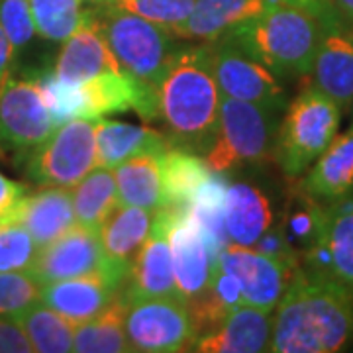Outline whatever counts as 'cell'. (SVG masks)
<instances>
[{"instance_id":"obj_3","label":"cell","mask_w":353,"mask_h":353,"mask_svg":"<svg viewBox=\"0 0 353 353\" xmlns=\"http://www.w3.org/2000/svg\"><path fill=\"white\" fill-rule=\"evenodd\" d=\"M159 116L171 145L206 153L214 141L220 116V88L216 83L208 43L176 48L157 87Z\"/></svg>"},{"instance_id":"obj_18","label":"cell","mask_w":353,"mask_h":353,"mask_svg":"<svg viewBox=\"0 0 353 353\" xmlns=\"http://www.w3.org/2000/svg\"><path fill=\"white\" fill-rule=\"evenodd\" d=\"M122 285L108 273H90L83 277L43 283L39 303L50 306L73 326L97 318L120 296Z\"/></svg>"},{"instance_id":"obj_45","label":"cell","mask_w":353,"mask_h":353,"mask_svg":"<svg viewBox=\"0 0 353 353\" xmlns=\"http://www.w3.org/2000/svg\"><path fill=\"white\" fill-rule=\"evenodd\" d=\"M303 2H310V4H326L330 0H303Z\"/></svg>"},{"instance_id":"obj_38","label":"cell","mask_w":353,"mask_h":353,"mask_svg":"<svg viewBox=\"0 0 353 353\" xmlns=\"http://www.w3.org/2000/svg\"><path fill=\"white\" fill-rule=\"evenodd\" d=\"M0 26L14 48V59H20L36 39V24L28 0H0Z\"/></svg>"},{"instance_id":"obj_41","label":"cell","mask_w":353,"mask_h":353,"mask_svg":"<svg viewBox=\"0 0 353 353\" xmlns=\"http://www.w3.org/2000/svg\"><path fill=\"white\" fill-rule=\"evenodd\" d=\"M26 192H28V187L24 183L12 181L0 173V224L4 222L6 214L12 210L14 204L20 201Z\"/></svg>"},{"instance_id":"obj_36","label":"cell","mask_w":353,"mask_h":353,"mask_svg":"<svg viewBox=\"0 0 353 353\" xmlns=\"http://www.w3.org/2000/svg\"><path fill=\"white\" fill-rule=\"evenodd\" d=\"M43 283L30 269L0 273V316L16 318L39 303Z\"/></svg>"},{"instance_id":"obj_23","label":"cell","mask_w":353,"mask_h":353,"mask_svg":"<svg viewBox=\"0 0 353 353\" xmlns=\"http://www.w3.org/2000/svg\"><path fill=\"white\" fill-rule=\"evenodd\" d=\"M312 165L301 185L308 194L324 202L347 196L353 189V126L332 139Z\"/></svg>"},{"instance_id":"obj_14","label":"cell","mask_w":353,"mask_h":353,"mask_svg":"<svg viewBox=\"0 0 353 353\" xmlns=\"http://www.w3.org/2000/svg\"><path fill=\"white\" fill-rule=\"evenodd\" d=\"M85 99V120H97L108 114L136 112L145 122L159 118L157 87L143 83L128 71H110L81 83Z\"/></svg>"},{"instance_id":"obj_2","label":"cell","mask_w":353,"mask_h":353,"mask_svg":"<svg viewBox=\"0 0 353 353\" xmlns=\"http://www.w3.org/2000/svg\"><path fill=\"white\" fill-rule=\"evenodd\" d=\"M338 14L334 4L269 0L261 14L220 38L238 46L279 79L312 73L324 20Z\"/></svg>"},{"instance_id":"obj_17","label":"cell","mask_w":353,"mask_h":353,"mask_svg":"<svg viewBox=\"0 0 353 353\" xmlns=\"http://www.w3.org/2000/svg\"><path fill=\"white\" fill-rule=\"evenodd\" d=\"M155 296H179L173 255L167 240L165 224L153 214L152 232L139 252L134 255L128 277L120 290V299L128 303L134 299H155Z\"/></svg>"},{"instance_id":"obj_12","label":"cell","mask_w":353,"mask_h":353,"mask_svg":"<svg viewBox=\"0 0 353 353\" xmlns=\"http://www.w3.org/2000/svg\"><path fill=\"white\" fill-rule=\"evenodd\" d=\"M153 214L165 224L173 255L176 289L181 299L189 303L206 290L218 263V255L189 210L157 208Z\"/></svg>"},{"instance_id":"obj_6","label":"cell","mask_w":353,"mask_h":353,"mask_svg":"<svg viewBox=\"0 0 353 353\" xmlns=\"http://www.w3.org/2000/svg\"><path fill=\"white\" fill-rule=\"evenodd\" d=\"M94 16L118 65L139 81L159 87L176 51L175 36L163 26L112 6L94 8Z\"/></svg>"},{"instance_id":"obj_42","label":"cell","mask_w":353,"mask_h":353,"mask_svg":"<svg viewBox=\"0 0 353 353\" xmlns=\"http://www.w3.org/2000/svg\"><path fill=\"white\" fill-rule=\"evenodd\" d=\"M14 61V48L10 39L6 36V32L0 26V87L4 83V79L10 73V67Z\"/></svg>"},{"instance_id":"obj_15","label":"cell","mask_w":353,"mask_h":353,"mask_svg":"<svg viewBox=\"0 0 353 353\" xmlns=\"http://www.w3.org/2000/svg\"><path fill=\"white\" fill-rule=\"evenodd\" d=\"M312 85L343 110L353 102V26L340 14L324 20L312 65Z\"/></svg>"},{"instance_id":"obj_22","label":"cell","mask_w":353,"mask_h":353,"mask_svg":"<svg viewBox=\"0 0 353 353\" xmlns=\"http://www.w3.org/2000/svg\"><path fill=\"white\" fill-rule=\"evenodd\" d=\"M269 0H194V8L183 24L169 32L190 41H214L232 28L265 10Z\"/></svg>"},{"instance_id":"obj_44","label":"cell","mask_w":353,"mask_h":353,"mask_svg":"<svg viewBox=\"0 0 353 353\" xmlns=\"http://www.w3.org/2000/svg\"><path fill=\"white\" fill-rule=\"evenodd\" d=\"M83 2V6H90V8H101L102 4L106 2V0H81Z\"/></svg>"},{"instance_id":"obj_32","label":"cell","mask_w":353,"mask_h":353,"mask_svg":"<svg viewBox=\"0 0 353 353\" xmlns=\"http://www.w3.org/2000/svg\"><path fill=\"white\" fill-rule=\"evenodd\" d=\"M24 330L34 352L39 353H67L73 352L75 326L63 316L51 310L43 303H36L16 318Z\"/></svg>"},{"instance_id":"obj_29","label":"cell","mask_w":353,"mask_h":353,"mask_svg":"<svg viewBox=\"0 0 353 353\" xmlns=\"http://www.w3.org/2000/svg\"><path fill=\"white\" fill-rule=\"evenodd\" d=\"M241 304L243 299L238 281L216 265L206 290L187 303L194 330V343L214 332L226 320V316Z\"/></svg>"},{"instance_id":"obj_39","label":"cell","mask_w":353,"mask_h":353,"mask_svg":"<svg viewBox=\"0 0 353 353\" xmlns=\"http://www.w3.org/2000/svg\"><path fill=\"white\" fill-rule=\"evenodd\" d=\"M39 248L20 224H0V273L30 269Z\"/></svg>"},{"instance_id":"obj_30","label":"cell","mask_w":353,"mask_h":353,"mask_svg":"<svg viewBox=\"0 0 353 353\" xmlns=\"http://www.w3.org/2000/svg\"><path fill=\"white\" fill-rule=\"evenodd\" d=\"M126 303L118 296L108 308L85 324L75 326L73 352L79 353H126L132 352L124 330Z\"/></svg>"},{"instance_id":"obj_19","label":"cell","mask_w":353,"mask_h":353,"mask_svg":"<svg viewBox=\"0 0 353 353\" xmlns=\"http://www.w3.org/2000/svg\"><path fill=\"white\" fill-rule=\"evenodd\" d=\"M2 224H20L26 228L41 250L77 224L73 192L65 187H43L36 194H24Z\"/></svg>"},{"instance_id":"obj_1","label":"cell","mask_w":353,"mask_h":353,"mask_svg":"<svg viewBox=\"0 0 353 353\" xmlns=\"http://www.w3.org/2000/svg\"><path fill=\"white\" fill-rule=\"evenodd\" d=\"M352 338V287L299 265L277 304L269 352L334 353Z\"/></svg>"},{"instance_id":"obj_33","label":"cell","mask_w":353,"mask_h":353,"mask_svg":"<svg viewBox=\"0 0 353 353\" xmlns=\"http://www.w3.org/2000/svg\"><path fill=\"white\" fill-rule=\"evenodd\" d=\"M39 38L65 41L88 18V6L81 0H28Z\"/></svg>"},{"instance_id":"obj_5","label":"cell","mask_w":353,"mask_h":353,"mask_svg":"<svg viewBox=\"0 0 353 353\" xmlns=\"http://www.w3.org/2000/svg\"><path fill=\"white\" fill-rule=\"evenodd\" d=\"M279 116L275 110L224 97L214 141L204 153L206 163L218 173H232L273 159Z\"/></svg>"},{"instance_id":"obj_16","label":"cell","mask_w":353,"mask_h":353,"mask_svg":"<svg viewBox=\"0 0 353 353\" xmlns=\"http://www.w3.org/2000/svg\"><path fill=\"white\" fill-rule=\"evenodd\" d=\"M301 259L306 269L326 273L353 289V196L330 202L318 240Z\"/></svg>"},{"instance_id":"obj_26","label":"cell","mask_w":353,"mask_h":353,"mask_svg":"<svg viewBox=\"0 0 353 353\" xmlns=\"http://www.w3.org/2000/svg\"><path fill=\"white\" fill-rule=\"evenodd\" d=\"M171 145L169 138L150 126H134L114 120L97 122V167L114 169L139 153H161Z\"/></svg>"},{"instance_id":"obj_11","label":"cell","mask_w":353,"mask_h":353,"mask_svg":"<svg viewBox=\"0 0 353 353\" xmlns=\"http://www.w3.org/2000/svg\"><path fill=\"white\" fill-rule=\"evenodd\" d=\"M30 271L41 283L83 277L90 273H108L120 285H124L130 267L108 261L102 250L99 230L75 224L61 238L39 250Z\"/></svg>"},{"instance_id":"obj_40","label":"cell","mask_w":353,"mask_h":353,"mask_svg":"<svg viewBox=\"0 0 353 353\" xmlns=\"http://www.w3.org/2000/svg\"><path fill=\"white\" fill-rule=\"evenodd\" d=\"M34 347L20 328V324L12 318L0 316V353H32Z\"/></svg>"},{"instance_id":"obj_46","label":"cell","mask_w":353,"mask_h":353,"mask_svg":"<svg viewBox=\"0 0 353 353\" xmlns=\"http://www.w3.org/2000/svg\"><path fill=\"white\" fill-rule=\"evenodd\" d=\"M352 126H353V124H352Z\"/></svg>"},{"instance_id":"obj_35","label":"cell","mask_w":353,"mask_h":353,"mask_svg":"<svg viewBox=\"0 0 353 353\" xmlns=\"http://www.w3.org/2000/svg\"><path fill=\"white\" fill-rule=\"evenodd\" d=\"M36 77H38L39 87H41L43 101L48 104L53 126L59 128L71 120L83 118L85 99H83L81 83L59 81L53 75V71H41Z\"/></svg>"},{"instance_id":"obj_9","label":"cell","mask_w":353,"mask_h":353,"mask_svg":"<svg viewBox=\"0 0 353 353\" xmlns=\"http://www.w3.org/2000/svg\"><path fill=\"white\" fill-rule=\"evenodd\" d=\"M124 330L132 352L175 353L194 345L189 306L179 296L128 301Z\"/></svg>"},{"instance_id":"obj_37","label":"cell","mask_w":353,"mask_h":353,"mask_svg":"<svg viewBox=\"0 0 353 353\" xmlns=\"http://www.w3.org/2000/svg\"><path fill=\"white\" fill-rule=\"evenodd\" d=\"M102 6L136 14L171 30L189 18L194 8V0H106Z\"/></svg>"},{"instance_id":"obj_10","label":"cell","mask_w":353,"mask_h":353,"mask_svg":"<svg viewBox=\"0 0 353 353\" xmlns=\"http://www.w3.org/2000/svg\"><path fill=\"white\" fill-rule=\"evenodd\" d=\"M206 43L220 94L252 102L275 112H283L287 108V90L281 85V79L265 65L224 38Z\"/></svg>"},{"instance_id":"obj_20","label":"cell","mask_w":353,"mask_h":353,"mask_svg":"<svg viewBox=\"0 0 353 353\" xmlns=\"http://www.w3.org/2000/svg\"><path fill=\"white\" fill-rule=\"evenodd\" d=\"M51 71L59 81L65 83H85L102 73L122 71V67L118 65L114 53L102 36L101 26L94 16V8L88 6L87 20L71 38L65 39L63 48L57 53Z\"/></svg>"},{"instance_id":"obj_21","label":"cell","mask_w":353,"mask_h":353,"mask_svg":"<svg viewBox=\"0 0 353 353\" xmlns=\"http://www.w3.org/2000/svg\"><path fill=\"white\" fill-rule=\"evenodd\" d=\"M273 318L269 310L250 304L234 308L226 320L192 345L201 353H257L269 350Z\"/></svg>"},{"instance_id":"obj_24","label":"cell","mask_w":353,"mask_h":353,"mask_svg":"<svg viewBox=\"0 0 353 353\" xmlns=\"http://www.w3.org/2000/svg\"><path fill=\"white\" fill-rule=\"evenodd\" d=\"M224 218L230 241L253 248L273 224V210L263 190L241 181L228 185Z\"/></svg>"},{"instance_id":"obj_27","label":"cell","mask_w":353,"mask_h":353,"mask_svg":"<svg viewBox=\"0 0 353 353\" xmlns=\"http://www.w3.org/2000/svg\"><path fill=\"white\" fill-rule=\"evenodd\" d=\"M153 224V212L138 206H118L99 228L102 250L108 261L130 267L134 255L148 240Z\"/></svg>"},{"instance_id":"obj_34","label":"cell","mask_w":353,"mask_h":353,"mask_svg":"<svg viewBox=\"0 0 353 353\" xmlns=\"http://www.w3.org/2000/svg\"><path fill=\"white\" fill-rule=\"evenodd\" d=\"M294 202L296 204L287 206L285 216L279 222V226L283 228V232H285L290 245L294 248V252L303 257V253L318 240L322 226H324V220H326V208L328 206H322L318 199L308 194L304 189L303 194H299Z\"/></svg>"},{"instance_id":"obj_25","label":"cell","mask_w":353,"mask_h":353,"mask_svg":"<svg viewBox=\"0 0 353 353\" xmlns=\"http://www.w3.org/2000/svg\"><path fill=\"white\" fill-rule=\"evenodd\" d=\"M161 167V206L173 210H190L194 192L210 175V165L196 152L181 145H169L159 155Z\"/></svg>"},{"instance_id":"obj_7","label":"cell","mask_w":353,"mask_h":353,"mask_svg":"<svg viewBox=\"0 0 353 353\" xmlns=\"http://www.w3.org/2000/svg\"><path fill=\"white\" fill-rule=\"evenodd\" d=\"M28 179L39 187L71 189L97 167V124L85 118L55 128L24 161Z\"/></svg>"},{"instance_id":"obj_8","label":"cell","mask_w":353,"mask_h":353,"mask_svg":"<svg viewBox=\"0 0 353 353\" xmlns=\"http://www.w3.org/2000/svg\"><path fill=\"white\" fill-rule=\"evenodd\" d=\"M53 130L38 77H6L0 87V150L26 161Z\"/></svg>"},{"instance_id":"obj_31","label":"cell","mask_w":353,"mask_h":353,"mask_svg":"<svg viewBox=\"0 0 353 353\" xmlns=\"http://www.w3.org/2000/svg\"><path fill=\"white\" fill-rule=\"evenodd\" d=\"M77 224L99 230L104 220L118 208L116 179L106 167L87 173L73 189Z\"/></svg>"},{"instance_id":"obj_43","label":"cell","mask_w":353,"mask_h":353,"mask_svg":"<svg viewBox=\"0 0 353 353\" xmlns=\"http://www.w3.org/2000/svg\"><path fill=\"white\" fill-rule=\"evenodd\" d=\"M334 4V8L338 10L341 18L353 26V0H330Z\"/></svg>"},{"instance_id":"obj_13","label":"cell","mask_w":353,"mask_h":353,"mask_svg":"<svg viewBox=\"0 0 353 353\" xmlns=\"http://www.w3.org/2000/svg\"><path fill=\"white\" fill-rule=\"evenodd\" d=\"M218 267L238 281L243 304L273 312L294 269L248 245L228 243L218 253Z\"/></svg>"},{"instance_id":"obj_28","label":"cell","mask_w":353,"mask_h":353,"mask_svg":"<svg viewBox=\"0 0 353 353\" xmlns=\"http://www.w3.org/2000/svg\"><path fill=\"white\" fill-rule=\"evenodd\" d=\"M161 153H139L114 167L118 204L138 206L152 212L161 206Z\"/></svg>"},{"instance_id":"obj_4","label":"cell","mask_w":353,"mask_h":353,"mask_svg":"<svg viewBox=\"0 0 353 353\" xmlns=\"http://www.w3.org/2000/svg\"><path fill=\"white\" fill-rule=\"evenodd\" d=\"M341 108L326 92L304 87L285 108L277 128L273 159L290 179L301 176L338 136Z\"/></svg>"}]
</instances>
